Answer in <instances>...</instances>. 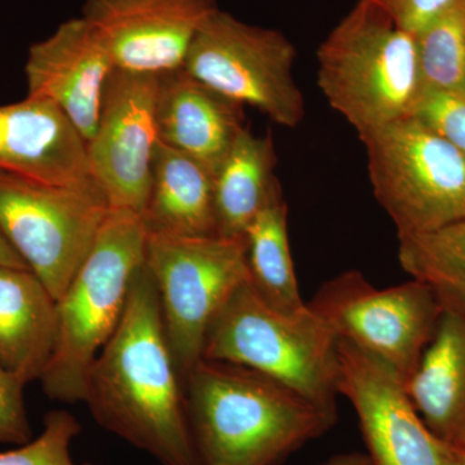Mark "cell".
<instances>
[{"label": "cell", "instance_id": "cell-1", "mask_svg": "<svg viewBox=\"0 0 465 465\" xmlns=\"http://www.w3.org/2000/svg\"><path fill=\"white\" fill-rule=\"evenodd\" d=\"M84 402L101 427L162 465H198L185 388L145 262L118 329L88 370Z\"/></svg>", "mask_w": 465, "mask_h": 465}, {"label": "cell", "instance_id": "cell-2", "mask_svg": "<svg viewBox=\"0 0 465 465\" xmlns=\"http://www.w3.org/2000/svg\"><path fill=\"white\" fill-rule=\"evenodd\" d=\"M198 465H281L338 412L249 367L202 358L183 379Z\"/></svg>", "mask_w": 465, "mask_h": 465}, {"label": "cell", "instance_id": "cell-3", "mask_svg": "<svg viewBox=\"0 0 465 465\" xmlns=\"http://www.w3.org/2000/svg\"><path fill=\"white\" fill-rule=\"evenodd\" d=\"M317 61L320 90L360 139L411 116L423 94L416 36L371 0H358Z\"/></svg>", "mask_w": 465, "mask_h": 465}, {"label": "cell", "instance_id": "cell-4", "mask_svg": "<svg viewBox=\"0 0 465 465\" xmlns=\"http://www.w3.org/2000/svg\"><path fill=\"white\" fill-rule=\"evenodd\" d=\"M146 238L143 215L109 208L94 246L57 300L56 347L41 378L50 399L84 401L88 370L118 329L134 274L145 262Z\"/></svg>", "mask_w": 465, "mask_h": 465}, {"label": "cell", "instance_id": "cell-5", "mask_svg": "<svg viewBox=\"0 0 465 465\" xmlns=\"http://www.w3.org/2000/svg\"><path fill=\"white\" fill-rule=\"evenodd\" d=\"M339 342L308 302L293 313L277 311L247 280L211 326L203 358L249 367L338 412Z\"/></svg>", "mask_w": 465, "mask_h": 465}, {"label": "cell", "instance_id": "cell-6", "mask_svg": "<svg viewBox=\"0 0 465 465\" xmlns=\"http://www.w3.org/2000/svg\"><path fill=\"white\" fill-rule=\"evenodd\" d=\"M145 265L183 381L203 358L207 333L220 312L249 280L244 238L148 232Z\"/></svg>", "mask_w": 465, "mask_h": 465}, {"label": "cell", "instance_id": "cell-7", "mask_svg": "<svg viewBox=\"0 0 465 465\" xmlns=\"http://www.w3.org/2000/svg\"><path fill=\"white\" fill-rule=\"evenodd\" d=\"M376 201L399 238L465 219V154L415 116L361 139Z\"/></svg>", "mask_w": 465, "mask_h": 465}, {"label": "cell", "instance_id": "cell-8", "mask_svg": "<svg viewBox=\"0 0 465 465\" xmlns=\"http://www.w3.org/2000/svg\"><path fill=\"white\" fill-rule=\"evenodd\" d=\"M109 208L97 183L52 185L0 173V232L56 302L94 246Z\"/></svg>", "mask_w": 465, "mask_h": 465}, {"label": "cell", "instance_id": "cell-9", "mask_svg": "<svg viewBox=\"0 0 465 465\" xmlns=\"http://www.w3.org/2000/svg\"><path fill=\"white\" fill-rule=\"evenodd\" d=\"M296 50L278 30L250 25L216 9L193 39L183 70L286 128L302 124L304 96L293 76Z\"/></svg>", "mask_w": 465, "mask_h": 465}, {"label": "cell", "instance_id": "cell-10", "mask_svg": "<svg viewBox=\"0 0 465 465\" xmlns=\"http://www.w3.org/2000/svg\"><path fill=\"white\" fill-rule=\"evenodd\" d=\"M309 307L339 341L371 354L407 381L432 341L442 316L436 296L420 281L376 289L360 271L326 281Z\"/></svg>", "mask_w": 465, "mask_h": 465}, {"label": "cell", "instance_id": "cell-11", "mask_svg": "<svg viewBox=\"0 0 465 465\" xmlns=\"http://www.w3.org/2000/svg\"><path fill=\"white\" fill-rule=\"evenodd\" d=\"M159 78L115 69L106 84L96 133L87 142L92 179L109 206L143 216L158 143Z\"/></svg>", "mask_w": 465, "mask_h": 465}, {"label": "cell", "instance_id": "cell-12", "mask_svg": "<svg viewBox=\"0 0 465 465\" xmlns=\"http://www.w3.org/2000/svg\"><path fill=\"white\" fill-rule=\"evenodd\" d=\"M339 393L353 406L372 465H449L445 445L424 424L405 381L379 358L339 342Z\"/></svg>", "mask_w": 465, "mask_h": 465}, {"label": "cell", "instance_id": "cell-13", "mask_svg": "<svg viewBox=\"0 0 465 465\" xmlns=\"http://www.w3.org/2000/svg\"><path fill=\"white\" fill-rule=\"evenodd\" d=\"M216 0H84L82 17L105 43L115 69L163 75L183 69Z\"/></svg>", "mask_w": 465, "mask_h": 465}, {"label": "cell", "instance_id": "cell-14", "mask_svg": "<svg viewBox=\"0 0 465 465\" xmlns=\"http://www.w3.org/2000/svg\"><path fill=\"white\" fill-rule=\"evenodd\" d=\"M114 61L84 17L69 18L27 52V96L51 101L84 137L92 139Z\"/></svg>", "mask_w": 465, "mask_h": 465}, {"label": "cell", "instance_id": "cell-15", "mask_svg": "<svg viewBox=\"0 0 465 465\" xmlns=\"http://www.w3.org/2000/svg\"><path fill=\"white\" fill-rule=\"evenodd\" d=\"M0 173L52 185L96 183L78 128L51 101L29 96L0 106Z\"/></svg>", "mask_w": 465, "mask_h": 465}, {"label": "cell", "instance_id": "cell-16", "mask_svg": "<svg viewBox=\"0 0 465 465\" xmlns=\"http://www.w3.org/2000/svg\"><path fill=\"white\" fill-rule=\"evenodd\" d=\"M155 118L159 142L200 162L213 176L246 127L243 105L183 69L159 78Z\"/></svg>", "mask_w": 465, "mask_h": 465}, {"label": "cell", "instance_id": "cell-17", "mask_svg": "<svg viewBox=\"0 0 465 465\" xmlns=\"http://www.w3.org/2000/svg\"><path fill=\"white\" fill-rule=\"evenodd\" d=\"M56 341V299L30 269L0 265V367L41 381Z\"/></svg>", "mask_w": 465, "mask_h": 465}, {"label": "cell", "instance_id": "cell-18", "mask_svg": "<svg viewBox=\"0 0 465 465\" xmlns=\"http://www.w3.org/2000/svg\"><path fill=\"white\" fill-rule=\"evenodd\" d=\"M407 394L424 424L445 445L465 448V322L442 313Z\"/></svg>", "mask_w": 465, "mask_h": 465}, {"label": "cell", "instance_id": "cell-19", "mask_svg": "<svg viewBox=\"0 0 465 465\" xmlns=\"http://www.w3.org/2000/svg\"><path fill=\"white\" fill-rule=\"evenodd\" d=\"M143 222L150 232L216 234L213 174L200 162L158 140Z\"/></svg>", "mask_w": 465, "mask_h": 465}, {"label": "cell", "instance_id": "cell-20", "mask_svg": "<svg viewBox=\"0 0 465 465\" xmlns=\"http://www.w3.org/2000/svg\"><path fill=\"white\" fill-rule=\"evenodd\" d=\"M271 133L258 136L244 127L213 176L216 234L243 237L252 220L281 194Z\"/></svg>", "mask_w": 465, "mask_h": 465}, {"label": "cell", "instance_id": "cell-21", "mask_svg": "<svg viewBox=\"0 0 465 465\" xmlns=\"http://www.w3.org/2000/svg\"><path fill=\"white\" fill-rule=\"evenodd\" d=\"M249 282L269 307L293 313L307 305L300 295L289 238V207L282 193L252 220L243 234Z\"/></svg>", "mask_w": 465, "mask_h": 465}, {"label": "cell", "instance_id": "cell-22", "mask_svg": "<svg viewBox=\"0 0 465 465\" xmlns=\"http://www.w3.org/2000/svg\"><path fill=\"white\" fill-rule=\"evenodd\" d=\"M399 240L403 271L430 287L443 313L465 322V219Z\"/></svg>", "mask_w": 465, "mask_h": 465}, {"label": "cell", "instance_id": "cell-23", "mask_svg": "<svg viewBox=\"0 0 465 465\" xmlns=\"http://www.w3.org/2000/svg\"><path fill=\"white\" fill-rule=\"evenodd\" d=\"M415 36L423 91H465V0Z\"/></svg>", "mask_w": 465, "mask_h": 465}, {"label": "cell", "instance_id": "cell-24", "mask_svg": "<svg viewBox=\"0 0 465 465\" xmlns=\"http://www.w3.org/2000/svg\"><path fill=\"white\" fill-rule=\"evenodd\" d=\"M81 430L74 415L66 410H54L45 415L38 439L0 452V465H78L73 461L70 446Z\"/></svg>", "mask_w": 465, "mask_h": 465}, {"label": "cell", "instance_id": "cell-25", "mask_svg": "<svg viewBox=\"0 0 465 465\" xmlns=\"http://www.w3.org/2000/svg\"><path fill=\"white\" fill-rule=\"evenodd\" d=\"M411 116L465 154V91H423Z\"/></svg>", "mask_w": 465, "mask_h": 465}, {"label": "cell", "instance_id": "cell-26", "mask_svg": "<svg viewBox=\"0 0 465 465\" xmlns=\"http://www.w3.org/2000/svg\"><path fill=\"white\" fill-rule=\"evenodd\" d=\"M24 387L20 379L0 367V443L21 446L32 440Z\"/></svg>", "mask_w": 465, "mask_h": 465}, {"label": "cell", "instance_id": "cell-27", "mask_svg": "<svg viewBox=\"0 0 465 465\" xmlns=\"http://www.w3.org/2000/svg\"><path fill=\"white\" fill-rule=\"evenodd\" d=\"M402 29L418 35L458 0H371Z\"/></svg>", "mask_w": 465, "mask_h": 465}, {"label": "cell", "instance_id": "cell-28", "mask_svg": "<svg viewBox=\"0 0 465 465\" xmlns=\"http://www.w3.org/2000/svg\"><path fill=\"white\" fill-rule=\"evenodd\" d=\"M0 265L12 266V268L29 269L26 262L20 258V255L14 250V247L5 240L3 232H0Z\"/></svg>", "mask_w": 465, "mask_h": 465}, {"label": "cell", "instance_id": "cell-29", "mask_svg": "<svg viewBox=\"0 0 465 465\" xmlns=\"http://www.w3.org/2000/svg\"><path fill=\"white\" fill-rule=\"evenodd\" d=\"M318 465H372L367 454L362 452H342V454L333 455L327 459L323 463Z\"/></svg>", "mask_w": 465, "mask_h": 465}, {"label": "cell", "instance_id": "cell-30", "mask_svg": "<svg viewBox=\"0 0 465 465\" xmlns=\"http://www.w3.org/2000/svg\"><path fill=\"white\" fill-rule=\"evenodd\" d=\"M445 452L449 465H465V448L445 445Z\"/></svg>", "mask_w": 465, "mask_h": 465}]
</instances>
